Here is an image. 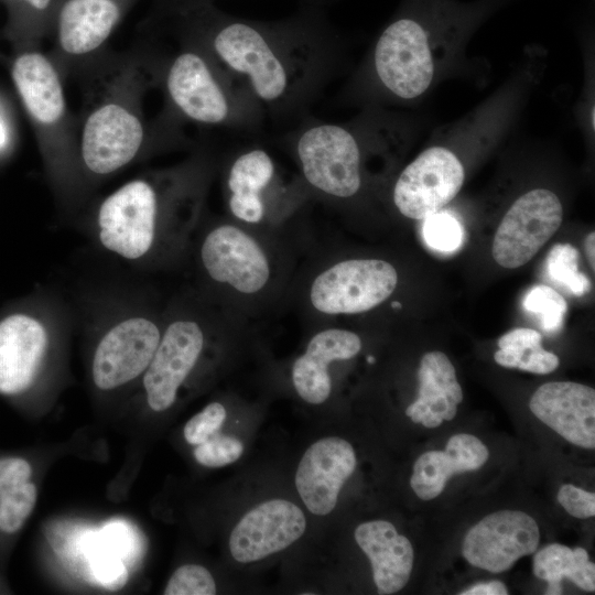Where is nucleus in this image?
I'll return each mask as SVG.
<instances>
[{"instance_id":"obj_1","label":"nucleus","mask_w":595,"mask_h":595,"mask_svg":"<svg viewBox=\"0 0 595 595\" xmlns=\"http://www.w3.org/2000/svg\"><path fill=\"white\" fill-rule=\"evenodd\" d=\"M150 30L204 47L277 121L304 119L334 69L336 36L321 6L303 3L290 17L259 21L204 3Z\"/></svg>"},{"instance_id":"obj_2","label":"nucleus","mask_w":595,"mask_h":595,"mask_svg":"<svg viewBox=\"0 0 595 595\" xmlns=\"http://www.w3.org/2000/svg\"><path fill=\"white\" fill-rule=\"evenodd\" d=\"M219 158L207 148L149 169L90 202L75 225L116 267L152 277L187 267Z\"/></svg>"},{"instance_id":"obj_3","label":"nucleus","mask_w":595,"mask_h":595,"mask_svg":"<svg viewBox=\"0 0 595 595\" xmlns=\"http://www.w3.org/2000/svg\"><path fill=\"white\" fill-rule=\"evenodd\" d=\"M148 34L131 50L104 48L72 75L83 95L78 156L91 196L127 166L188 144L182 125L162 112L152 121L145 118L143 98L158 84V40Z\"/></svg>"},{"instance_id":"obj_4","label":"nucleus","mask_w":595,"mask_h":595,"mask_svg":"<svg viewBox=\"0 0 595 595\" xmlns=\"http://www.w3.org/2000/svg\"><path fill=\"white\" fill-rule=\"evenodd\" d=\"M291 227L250 226L206 210L190 247L191 284L252 324L279 311L286 306L302 251Z\"/></svg>"},{"instance_id":"obj_5","label":"nucleus","mask_w":595,"mask_h":595,"mask_svg":"<svg viewBox=\"0 0 595 595\" xmlns=\"http://www.w3.org/2000/svg\"><path fill=\"white\" fill-rule=\"evenodd\" d=\"M91 346L94 386L109 392L141 378L159 345L169 295L151 277L120 267L79 279L66 290Z\"/></svg>"},{"instance_id":"obj_6","label":"nucleus","mask_w":595,"mask_h":595,"mask_svg":"<svg viewBox=\"0 0 595 595\" xmlns=\"http://www.w3.org/2000/svg\"><path fill=\"white\" fill-rule=\"evenodd\" d=\"M9 71L35 133L60 217L75 225L93 196L80 173L78 127L67 106L64 79L40 47L13 51Z\"/></svg>"},{"instance_id":"obj_7","label":"nucleus","mask_w":595,"mask_h":595,"mask_svg":"<svg viewBox=\"0 0 595 595\" xmlns=\"http://www.w3.org/2000/svg\"><path fill=\"white\" fill-rule=\"evenodd\" d=\"M155 35L156 87L164 96V116L183 126L193 122L241 133H256L262 128L267 116L260 104L204 47L171 35L175 46L165 50Z\"/></svg>"},{"instance_id":"obj_8","label":"nucleus","mask_w":595,"mask_h":595,"mask_svg":"<svg viewBox=\"0 0 595 595\" xmlns=\"http://www.w3.org/2000/svg\"><path fill=\"white\" fill-rule=\"evenodd\" d=\"M251 326L191 283L170 294L159 345L141 377L150 409L164 412L174 405L205 356L245 337Z\"/></svg>"},{"instance_id":"obj_9","label":"nucleus","mask_w":595,"mask_h":595,"mask_svg":"<svg viewBox=\"0 0 595 595\" xmlns=\"http://www.w3.org/2000/svg\"><path fill=\"white\" fill-rule=\"evenodd\" d=\"M398 282L388 260L338 257L320 247L299 266L286 306H293L310 329L376 310L393 295Z\"/></svg>"},{"instance_id":"obj_10","label":"nucleus","mask_w":595,"mask_h":595,"mask_svg":"<svg viewBox=\"0 0 595 595\" xmlns=\"http://www.w3.org/2000/svg\"><path fill=\"white\" fill-rule=\"evenodd\" d=\"M75 328L66 290L53 285L0 313V393L29 391Z\"/></svg>"},{"instance_id":"obj_11","label":"nucleus","mask_w":595,"mask_h":595,"mask_svg":"<svg viewBox=\"0 0 595 595\" xmlns=\"http://www.w3.org/2000/svg\"><path fill=\"white\" fill-rule=\"evenodd\" d=\"M218 173L225 215L246 225L289 226L310 201L299 176L286 180L262 145H247L219 160Z\"/></svg>"},{"instance_id":"obj_12","label":"nucleus","mask_w":595,"mask_h":595,"mask_svg":"<svg viewBox=\"0 0 595 595\" xmlns=\"http://www.w3.org/2000/svg\"><path fill=\"white\" fill-rule=\"evenodd\" d=\"M310 201L323 205L354 198L363 186V151L347 127L303 120L282 138Z\"/></svg>"},{"instance_id":"obj_13","label":"nucleus","mask_w":595,"mask_h":595,"mask_svg":"<svg viewBox=\"0 0 595 595\" xmlns=\"http://www.w3.org/2000/svg\"><path fill=\"white\" fill-rule=\"evenodd\" d=\"M140 0H57L47 53L65 80L107 47V41Z\"/></svg>"},{"instance_id":"obj_14","label":"nucleus","mask_w":595,"mask_h":595,"mask_svg":"<svg viewBox=\"0 0 595 595\" xmlns=\"http://www.w3.org/2000/svg\"><path fill=\"white\" fill-rule=\"evenodd\" d=\"M378 82L402 99H413L431 84L434 67L428 36L419 22L398 18L380 34L372 55Z\"/></svg>"},{"instance_id":"obj_15","label":"nucleus","mask_w":595,"mask_h":595,"mask_svg":"<svg viewBox=\"0 0 595 595\" xmlns=\"http://www.w3.org/2000/svg\"><path fill=\"white\" fill-rule=\"evenodd\" d=\"M559 197L545 188L520 196L501 219L493 240L495 261L507 269L529 262L562 224Z\"/></svg>"},{"instance_id":"obj_16","label":"nucleus","mask_w":595,"mask_h":595,"mask_svg":"<svg viewBox=\"0 0 595 595\" xmlns=\"http://www.w3.org/2000/svg\"><path fill=\"white\" fill-rule=\"evenodd\" d=\"M464 178V167L457 156L445 148L432 147L401 172L393 186L392 201L402 216L424 219L457 195Z\"/></svg>"},{"instance_id":"obj_17","label":"nucleus","mask_w":595,"mask_h":595,"mask_svg":"<svg viewBox=\"0 0 595 595\" xmlns=\"http://www.w3.org/2000/svg\"><path fill=\"white\" fill-rule=\"evenodd\" d=\"M539 539V527L531 516L519 510H499L467 531L462 553L473 566L501 573L520 558L534 553Z\"/></svg>"},{"instance_id":"obj_18","label":"nucleus","mask_w":595,"mask_h":595,"mask_svg":"<svg viewBox=\"0 0 595 595\" xmlns=\"http://www.w3.org/2000/svg\"><path fill=\"white\" fill-rule=\"evenodd\" d=\"M306 530V517L294 502L273 498L247 511L229 537L232 559L242 564L258 562L296 542Z\"/></svg>"},{"instance_id":"obj_19","label":"nucleus","mask_w":595,"mask_h":595,"mask_svg":"<svg viewBox=\"0 0 595 595\" xmlns=\"http://www.w3.org/2000/svg\"><path fill=\"white\" fill-rule=\"evenodd\" d=\"M303 351L291 366V382L295 393L306 403L320 405L332 394L331 366L357 356L363 348L361 337L338 324L309 329Z\"/></svg>"},{"instance_id":"obj_20","label":"nucleus","mask_w":595,"mask_h":595,"mask_svg":"<svg viewBox=\"0 0 595 595\" xmlns=\"http://www.w3.org/2000/svg\"><path fill=\"white\" fill-rule=\"evenodd\" d=\"M353 445L339 436H326L312 443L302 455L294 476L295 488L313 515L331 513L343 485L356 468Z\"/></svg>"},{"instance_id":"obj_21","label":"nucleus","mask_w":595,"mask_h":595,"mask_svg":"<svg viewBox=\"0 0 595 595\" xmlns=\"http://www.w3.org/2000/svg\"><path fill=\"white\" fill-rule=\"evenodd\" d=\"M531 412L570 443L595 447V390L572 381L540 386L529 401Z\"/></svg>"},{"instance_id":"obj_22","label":"nucleus","mask_w":595,"mask_h":595,"mask_svg":"<svg viewBox=\"0 0 595 595\" xmlns=\"http://www.w3.org/2000/svg\"><path fill=\"white\" fill-rule=\"evenodd\" d=\"M354 537L370 561L378 593L389 595L401 591L413 567L414 553L409 539L387 520L363 522Z\"/></svg>"},{"instance_id":"obj_23","label":"nucleus","mask_w":595,"mask_h":595,"mask_svg":"<svg viewBox=\"0 0 595 595\" xmlns=\"http://www.w3.org/2000/svg\"><path fill=\"white\" fill-rule=\"evenodd\" d=\"M488 455L487 447L476 436L455 434L447 441L444 451L425 452L415 461L411 488L422 500L434 499L453 475L479 469Z\"/></svg>"},{"instance_id":"obj_24","label":"nucleus","mask_w":595,"mask_h":595,"mask_svg":"<svg viewBox=\"0 0 595 595\" xmlns=\"http://www.w3.org/2000/svg\"><path fill=\"white\" fill-rule=\"evenodd\" d=\"M419 397L405 409L409 418L418 410L435 413L451 421L463 401V391L448 357L441 351L426 353L418 370Z\"/></svg>"},{"instance_id":"obj_25","label":"nucleus","mask_w":595,"mask_h":595,"mask_svg":"<svg viewBox=\"0 0 595 595\" xmlns=\"http://www.w3.org/2000/svg\"><path fill=\"white\" fill-rule=\"evenodd\" d=\"M533 573L548 582L547 594L562 593L563 577L570 578L580 588L594 592L595 565L589 561L583 548L570 549L566 545L552 543L537 552L533 559Z\"/></svg>"},{"instance_id":"obj_26","label":"nucleus","mask_w":595,"mask_h":595,"mask_svg":"<svg viewBox=\"0 0 595 595\" xmlns=\"http://www.w3.org/2000/svg\"><path fill=\"white\" fill-rule=\"evenodd\" d=\"M7 9L3 35L13 51L40 47L51 35L57 0H0Z\"/></svg>"},{"instance_id":"obj_27","label":"nucleus","mask_w":595,"mask_h":595,"mask_svg":"<svg viewBox=\"0 0 595 595\" xmlns=\"http://www.w3.org/2000/svg\"><path fill=\"white\" fill-rule=\"evenodd\" d=\"M545 268L550 278L565 286L575 296L589 292V279L578 271V251L572 245L553 246L547 257Z\"/></svg>"},{"instance_id":"obj_28","label":"nucleus","mask_w":595,"mask_h":595,"mask_svg":"<svg viewBox=\"0 0 595 595\" xmlns=\"http://www.w3.org/2000/svg\"><path fill=\"white\" fill-rule=\"evenodd\" d=\"M523 307L538 317L544 332L556 333L563 326L567 304L558 291L551 286L538 284L527 292Z\"/></svg>"},{"instance_id":"obj_29","label":"nucleus","mask_w":595,"mask_h":595,"mask_svg":"<svg viewBox=\"0 0 595 595\" xmlns=\"http://www.w3.org/2000/svg\"><path fill=\"white\" fill-rule=\"evenodd\" d=\"M36 487L26 482L0 491V530L18 531L31 515L36 501Z\"/></svg>"},{"instance_id":"obj_30","label":"nucleus","mask_w":595,"mask_h":595,"mask_svg":"<svg viewBox=\"0 0 595 595\" xmlns=\"http://www.w3.org/2000/svg\"><path fill=\"white\" fill-rule=\"evenodd\" d=\"M541 339V334L532 328H513L498 339L494 359L502 367L521 370L531 354L542 347Z\"/></svg>"},{"instance_id":"obj_31","label":"nucleus","mask_w":595,"mask_h":595,"mask_svg":"<svg viewBox=\"0 0 595 595\" xmlns=\"http://www.w3.org/2000/svg\"><path fill=\"white\" fill-rule=\"evenodd\" d=\"M104 545L96 549L89 569L93 578L108 591L121 589L128 581V569L121 555L105 540Z\"/></svg>"},{"instance_id":"obj_32","label":"nucleus","mask_w":595,"mask_h":595,"mask_svg":"<svg viewBox=\"0 0 595 595\" xmlns=\"http://www.w3.org/2000/svg\"><path fill=\"white\" fill-rule=\"evenodd\" d=\"M216 582L210 572L198 564H184L175 570L165 588V595H214Z\"/></svg>"},{"instance_id":"obj_33","label":"nucleus","mask_w":595,"mask_h":595,"mask_svg":"<svg viewBox=\"0 0 595 595\" xmlns=\"http://www.w3.org/2000/svg\"><path fill=\"white\" fill-rule=\"evenodd\" d=\"M422 232L430 247L443 252L456 250L463 238L458 220L451 214L441 212L424 218Z\"/></svg>"},{"instance_id":"obj_34","label":"nucleus","mask_w":595,"mask_h":595,"mask_svg":"<svg viewBox=\"0 0 595 595\" xmlns=\"http://www.w3.org/2000/svg\"><path fill=\"white\" fill-rule=\"evenodd\" d=\"M244 453L240 440L229 435H213L194 450L195 459L206 467H223L236 462Z\"/></svg>"},{"instance_id":"obj_35","label":"nucleus","mask_w":595,"mask_h":595,"mask_svg":"<svg viewBox=\"0 0 595 595\" xmlns=\"http://www.w3.org/2000/svg\"><path fill=\"white\" fill-rule=\"evenodd\" d=\"M227 416L225 405L218 401L208 403L192 416L184 426L183 434L187 443L198 445L215 435Z\"/></svg>"},{"instance_id":"obj_36","label":"nucleus","mask_w":595,"mask_h":595,"mask_svg":"<svg viewBox=\"0 0 595 595\" xmlns=\"http://www.w3.org/2000/svg\"><path fill=\"white\" fill-rule=\"evenodd\" d=\"M150 8L148 10V14L145 19L142 21L141 25L142 28H151L154 26L167 18L194 8L196 6H201L204 3H214L215 0H150ZM333 0H302L303 3L306 4H315L321 7H326L327 3H329Z\"/></svg>"},{"instance_id":"obj_37","label":"nucleus","mask_w":595,"mask_h":595,"mask_svg":"<svg viewBox=\"0 0 595 595\" xmlns=\"http://www.w3.org/2000/svg\"><path fill=\"white\" fill-rule=\"evenodd\" d=\"M558 501L573 517L586 519L595 515V495L571 484L563 485Z\"/></svg>"},{"instance_id":"obj_38","label":"nucleus","mask_w":595,"mask_h":595,"mask_svg":"<svg viewBox=\"0 0 595 595\" xmlns=\"http://www.w3.org/2000/svg\"><path fill=\"white\" fill-rule=\"evenodd\" d=\"M31 475V465L25 459L19 457L0 458V491L29 482Z\"/></svg>"},{"instance_id":"obj_39","label":"nucleus","mask_w":595,"mask_h":595,"mask_svg":"<svg viewBox=\"0 0 595 595\" xmlns=\"http://www.w3.org/2000/svg\"><path fill=\"white\" fill-rule=\"evenodd\" d=\"M509 592L506 585L500 581H490L488 583L476 584L461 595H507Z\"/></svg>"},{"instance_id":"obj_40","label":"nucleus","mask_w":595,"mask_h":595,"mask_svg":"<svg viewBox=\"0 0 595 595\" xmlns=\"http://www.w3.org/2000/svg\"><path fill=\"white\" fill-rule=\"evenodd\" d=\"M12 143V128L3 109L0 106V155L6 153Z\"/></svg>"},{"instance_id":"obj_41","label":"nucleus","mask_w":595,"mask_h":595,"mask_svg":"<svg viewBox=\"0 0 595 595\" xmlns=\"http://www.w3.org/2000/svg\"><path fill=\"white\" fill-rule=\"evenodd\" d=\"M584 248H585V252H586V257L588 259L589 266L594 270L595 268V252H594L595 234L594 231H592L591 234L586 236L585 241H584Z\"/></svg>"}]
</instances>
